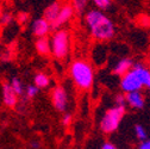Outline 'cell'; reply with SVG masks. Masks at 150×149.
<instances>
[{"mask_svg":"<svg viewBox=\"0 0 150 149\" xmlns=\"http://www.w3.org/2000/svg\"><path fill=\"white\" fill-rule=\"evenodd\" d=\"M89 35L99 42L111 41L116 35V26L112 19L98 9L88 10L83 17Z\"/></svg>","mask_w":150,"mask_h":149,"instance_id":"1","label":"cell"},{"mask_svg":"<svg viewBox=\"0 0 150 149\" xmlns=\"http://www.w3.org/2000/svg\"><path fill=\"white\" fill-rule=\"evenodd\" d=\"M120 88L124 93H131L137 92L143 88L142 80L138 75L137 70L132 67L131 70H129L123 77H120Z\"/></svg>","mask_w":150,"mask_h":149,"instance_id":"5","label":"cell"},{"mask_svg":"<svg viewBox=\"0 0 150 149\" xmlns=\"http://www.w3.org/2000/svg\"><path fill=\"white\" fill-rule=\"evenodd\" d=\"M125 100H126V105H129L134 110H142L145 106V98L141 91L126 93Z\"/></svg>","mask_w":150,"mask_h":149,"instance_id":"9","label":"cell"},{"mask_svg":"<svg viewBox=\"0 0 150 149\" xmlns=\"http://www.w3.org/2000/svg\"><path fill=\"white\" fill-rule=\"evenodd\" d=\"M115 105H120V106H126V100L124 94H117L115 99Z\"/></svg>","mask_w":150,"mask_h":149,"instance_id":"24","label":"cell"},{"mask_svg":"<svg viewBox=\"0 0 150 149\" xmlns=\"http://www.w3.org/2000/svg\"><path fill=\"white\" fill-rule=\"evenodd\" d=\"M138 149H150V140L142 141V142L138 144Z\"/></svg>","mask_w":150,"mask_h":149,"instance_id":"25","label":"cell"},{"mask_svg":"<svg viewBox=\"0 0 150 149\" xmlns=\"http://www.w3.org/2000/svg\"><path fill=\"white\" fill-rule=\"evenodd\" d=\"M69 75L74 85L81 91H88L94 84V69L88 61L82 59L71 62L69 67Z\"/></svg>","mask_w":150,"mask_h":149,"instance_id":"2","label":"cell"},{"mask_svg":"<svg viewBox=\"0 0 150 149\" xmlns=\"http://www.w3.org/2000/svg\"><path fill=\"white\" fill-rule=\"evenodd\" d=\"M12 21H13V16L11 13L3 12L1 16H0V24H3V25H10Z\"/></svg>","mask_w":150,"mask_h":149,"instance_id":"21","label":"cell"},{"mask_svg":"<svg viewBox=\"0 0 150 149\" xmlns=\"http://www.w3.org/2000/svg\"><path fill=\"white\" fill-rule=\"evenodd\" d=\"M51 103L54 109L57 112H67V109L69 105V96L68 91L64 86L57 85L55 86L51 91Z\"/></svg>","mask_w":150,"mask_h":149,"instance_id":"6","label":"cell"},{"mask_svg":"<svg viewBox=\"0 0 150 149\" xmlns=\"http://www.w3.org/2000/svg\"><path fill=\"white\" fill-rule=\"evenodd\" d=\"M3 101L7 107H14L18 103V96L10 86V82L3 85Z\"/></svg>","mask_w":150,"mask_h":149,"instance_id":"10","label":"cell"},{"mask_svg":"<svg viewBox=\"0 0 150 149\" xmlns=\"http://www.w3.org/2000/svg\"><path fill=\"white\" fill-rule=\"evenodd\" d=\"M29 19H30V16L26 12H21L17 16V21H18L19 24H26L29 22Z\"/></svg>","mask_w":150,"mask_h":149,"instance_id":"22","label":"cell"},{"mask_svg":"<svg viewBox=\"0 0 150 149\" xmlns=\"http://www.w3.org/2000/svg\"><path fill=\"white\" fill-rule=\"evenodd\" d=\"M1 13H3V10H1V7H0V16H1Z\"/></svg>","mask_w":150,"mask_h":149,"instance_id":"28","label":"cell"},{"mask_svg":"<svg viewBox=\"0 0 150 149\" xmlns=\"http://www.w3.org/2000/svg\"><path fill=\"white\" fill-rule=\"evenodd\" d=\"M134 61L129 59V57H123L120 60L117 61V63L113 66L112 68V72L116 75H119V77H123L124 74H126L129 70H131V68L134 67Z\"/></svg>","mask_w":150,"mask_h":149,"instance_id":"11","label":"cell"},{"mask_svg":"<svg viewBox=\"0 0 150 149\" xmlns=\"http://www.w3.org/2000/svg\"><path fill=\"white\" fill-rule=\"evenodd\" d=\"M134 68L138 73V75L142 80V84H143V87H146L150 92V69L146 68L145 66L141 65V63H135Z\"/></svg>","mask_w":150,"mask_h":149,"instance_id":"14","label":"cell"},{"mask_svg":"<svg viewBox=\"0 0 150 149\" xmlns=\"http://www.w3.org/2000/svg\"><path fill=\"white\" fill-rule=\"evenodd\" d=\"M126 112V106H120V105H115L106 110V112L103 115L99 128L104 134H113L117 131L123 117L125 116Z\"/></svg>","mask_w":150,"mask_h":149,"instance_id":"3","label":"cell"},{"mask_svg":"<svg viewBox=\"0 0 150 149\" xmlns=\"http://www.w3.org/2000/svg\"><path fill=\"white\" fill-rule=\"evenodd\" d=\"M35 49L36 53L41 55V56H48L51 54V45L50 40L48 37H42V38H37L35 42Z\"/></svg>","mask_w":150,"mask_h":149,"instance_id":"12","label":"cell"},{"mask_svg":"<svg viewBox=\"0 0 150 149\" xmlns=\"http://www.w3.org/2000/svg\"><path fill=\"white\" fill-rule=\"evenodd\" d=\"M89 0H70V5L74 9V12L78 14L86 13Z\"/></svg>","mask_w":150,"mask_h":149,"instance_id":"17","label":"cell"},{"mask_svg":"<svg viewBox=\"0 0 150 149\" xmlns=\"http://www.w3.org/2000/svg\"><path fill=\"white\" fill-rule=\"evenodd\" d=\"M101 149H118L113 143H110V142H105L101 147Z\"/></svg>","mask_w":150,"mask_h":149,"instance_id":"26","label":"cell"},{"mask_svg":"<svg viewBox=\"0 0 150 149\" xmlns=\"http://www.w3.org/2000/svg\"><path fill=\"white\" fill-rule=\"evenodd\" d=\"M30 144H31V147H32L33 149H38L40 145H41V143H40V142H37V141H32Z\"/></svg>","mask_w":150,"mask_h":149,"instance_id":"27","label":"cell"},{"mask_svg":"<svg viewBox=\"0 0 150 149\" xmlns=\"http://www.w3.org/2000/svg\"><path fill=\"white\" fill-rule=\"evenodd\" d=\"M51 54L55 59L64 60L70 53V35L66 29L55 30L50 38Z\"/></svg>","mask_w":150,"mask_h":149,"instance_id":"4","label":"cell"},{"mask_svg":"<svg viewBox=\"0 0 150 149\" xmlns=\"http://www.w3.org/2000/svg\"><path fill=\"white\" fill-rule=\"evenodd\" d=\"M62 5L60 1H54L51 3L45 10H44V14H43V18H45V19L51 24L54 23V21L57 18L59 13H60V10H61Z\"/></svg>","mask_w":150,"mask_h":149,"instance_id":"13","label":"cell"},{"mask_svg":"<svg viewBox=\"0 0 150 149\" xmlns=\"http://www.w3.org/2000/svg\"><path fill=\"white\" fill-rule=\"evenodd\" d=\"M52 30L51 24L45 19V18H37L31 24V31L32 35L36 38H42V37H47L50 31Z\"/></svg>","mask_w":150,"mask_h":149,"instance_id":"8","label":"cell"},{"mask_svg":"<svg viewBox=\"0 0 150 149\" xmlns=\"http://www.w3.org/2000/svg\"><path fill=\"white\" fill-rule=\"evenodd\" d=\"M71 121H73V116H71L70 114H68V112H64V114H63V117H62V119H61L62 125H63V126H69V125L71 124Z\"/></svg>","mask_w":150,"mask_h":149,"instance_id":"23","label":"cell"},{"mask_svg":"<svg viewBox=\"0 0 150 149\" xmlns=\"http://www.w3.org/2000/svg\"><path fill=\"white\" fill-rule=\"evenodd\" d=\"M10 86L12 87V89L14 91V93H16L18 97L24 96V93H25V87H24L23 81H22L19 78H18V77H13V78L10 80Z\"/></svg>","mask_w":150,"mask_h":149,"instance_id":"16","label":"cell"},{"mask_svg":"<svg viewBox=\"0 0 150 149\" xmlns=\"http://www.w3.org/2000/svg\"><path fill=\"white\" fill-rule=\"evenodd\" d=\"M33 85L36 87H38L40 89H44L48 88L50 86V78L48 74L43 73V72H38L37 74H35L33 77Z\"/></svg>","mask_w":150,"mask_h":149,"instance_id":"15","label":"cell"},{"mask_svg":"<svg viewBox=\"0 0 150 149\" xmlns=\"http://www.w3.org/2000/svg\"><path fill=\"white\" fill-rule=\"evenodd\" d=\"M74 14H75V12H74V9L71 7L70 4H64V5H62L57 18H56V19L54 21V23H51L52 30L63 29V26H64L66 24H68V23L71 21V18L74 17Z\"/></svg>","mask_w":150,"mask_h":149,"instance_id":"7","label":"cell"},{"mask_svg":"<svg viewBox=\"0 0 150 149\" xmlns=\"http://www.w3.org/2000/svg\"><path fill=\"white\" fill-rule=\"evenodd\" d=\"M135 135H136V137H137L141 142L148 140V133H146V130H145V128H144L143 125H141V124L135 125Z\"/></svg>","mask_w":150,"mask_h":149,"instance_id":"19","label":"cell"},{"mask_svg":"<svg viewBox=\"0 0 150 149\" xmlns=\"http://www.w3.org/2000/svg\"><path fill=\"white\" fill-rule=\"evenodd\" d=\"M89 1L94 5L98 10H100V11H106L112 5L111 0H89Z\"/></svg>","mask_w":150,"mask_h":149,"instance_id":"18","label":"cell"},{"mask_svg":"<svg viewBox=\"0 0 150 149\" xmlns=\"http://www.w3.org/2000/svg\"><path fill=\"white\" fill-rule=\"evenodd\" d=\"M38 92H40V88L38 87H36L35 85H29L25 87V97L29 98V99H33L37 94H38Z\"/></svg>","mask_w":150,"mask_h":149,"instance_id":"20","label":"cell"}]
</instances>
